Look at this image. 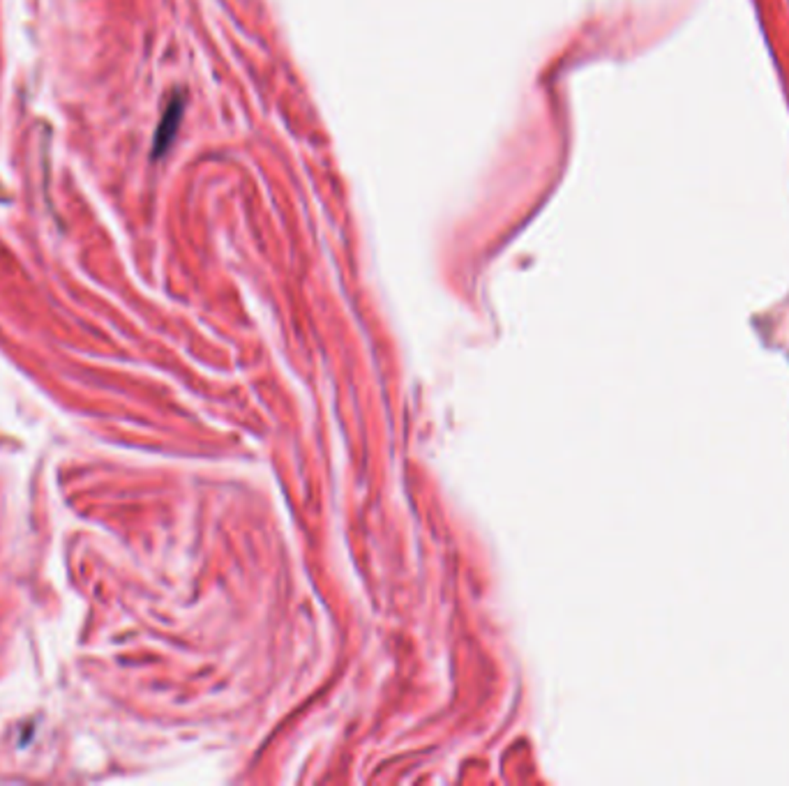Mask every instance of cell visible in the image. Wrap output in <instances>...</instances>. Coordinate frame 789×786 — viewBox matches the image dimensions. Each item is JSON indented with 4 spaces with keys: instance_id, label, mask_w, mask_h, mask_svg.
Returning <instances> with one entry per match:
<instances>
[{
    "instance_id": "1",
    "label": "cell",
    "mask_w": 789,
    "mask_h": 786,
    "mask_svg": "<svg viewBox=\"0 0 789 786\" xmlns=\"http://www.w3.org/2000/svg\"><path fill=\"white\" fill-rule=\"evenodd\" d=\"M180 113H183V100L180 97H174V100L169 101V107H166L165 118H162V125L157 127V136H155V157H160V154L166 153V148H169V143L174 141L176 130H178V122H180Z\"/></svg>"
}]
</instances>
